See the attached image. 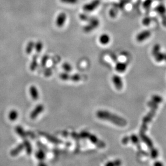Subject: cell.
Wrapping results in <instances>:
<instances>
[{
	"instance_id": "obj_1",
	"label": "cell",
	"mask_w": 166,
	"mask_h": 166,
	"mask_svg": "<svg viewBox=\"0 0 166 166\" xmlns=\"http://www.w3.org/2000/svg\"><path fill=\"white\" fill-rule=\"evenodd\" d=\"M96 116L98 118L108 120L119 126L124 127L127 125V121L125 119L107 111H98L96 112Z\"/></svg>"
},
{
	"instance_id": "obj_2",
	"label": "cell",
	"mask_w": 166,
	"mask_h": 166,
	"mask_svg": "<svg viewBox=\"0 0 166 166\" xmlns=\"http://www.w3.org/2000/svg\"><path fill=\"white\" fill-rule=\"evenodd\" d=\"M148 106L151 109V111L147 113V115L145 116L142 119V125L141 126V128L140 130V133H139L140 135L145 134L147 128H148L147 125L148 123L152 121L153 118L155 115L156 110L158 108V104L153 101L152 100H151V101H149L148 103Z\"/></svg>"
},
{
	"instance_id": "obj_3",
	"label": "cell",
	"mask_w": 166,
	"mask_h": 166,
	"mask_svg": "<svg viewBox=\"0 0 166 166\" xmlns=\"http://www.w3.org/2000/svg\"><path fill=\"white\" fill-rule=\"evenodd\" d=\"M81 138H88L89 140L93 143L97 147L101 148H103L105 147V144L103 141H101L100 139L94 134L87 132V131H82L80 134Z\"/></svg>"
},
{
	"instance_id": "obj_4",
	"label": "cell",
	"mask_w": 166,
	"mask_h": 166,
	"mask_svg": "<svg viewBox=\"0 0 166 166\" xmlns=\"http://www.w3.org/2000/svg\"><path fill=\"white\" fill-rule=\"evenodd\" d=\"M140 137L141 139H142V141L146 144L147 147L150 149L152 158L153 159H156L157 156L159 155V152L158 150L154 147L151 139H150L148 136H146L145 134H141L140 135Z\"/></svg>"
},
{
	"instance_id": "obj_5",
	"label": "cell",
	"mask_w": 166,
	"mask_h": 166,
	"mask_svg": "<svg viewBox=\"0 0 166 166\" xmlns=\"http://www.w3.org/2000/svg\"><path fill=\"white\" fill-rule=\"evenodd\" d=\"M99 22L96 18H92L89 20L88 24L83 27V31L85 32H89L98 27Z\"/></svg>"
},
{
	"instance_id": "obj_6",
	"label": "cell",
	"mask_w": 166,
	"mask_h": 166,
	"mask_svg": "<svg viewBox=\"0 0 166 166\" xmlns=\"http://www.w3.org/2000/svg\"><path fill=\"white\" fill-rule=\"evenodd\" d=\"M99 4L100 0H94L90 3L85 4L83 7V9L87 12H92L97 8Z\"/></svg>"
},
{
	"instance_id": "obj_7",
	"label": "cell",
	"mask_w": 166,
	"mask_h": 166,
	"mask_svg": "<svg viewBox=\"0 0 166 166\" xmlns=\"http://www.w3.org/2000/svg\"><path fill=\"white\" fill-rule=\"evenodd\" d=\"M67 20V15L64 13H61L59 14L55 20L56 25L59 27H62Z\"/></svg>"
},
{
	"instance_id": "obj_8",
	"label": "cell",
	"mask_w": 166,
	"mask_h": 166,
	"mask_svg": "<svg viewBox=\"0 0 166 166\" xmlns=\"http://www.w3.org/2000/svg\"><path fill=\"white\" fill-rule=\"evenodd\" d=\"M44 106L43 104H38L31 113L30 117L31 119H34L37 117L39 115L44 111Z\"/></svg>"
},
{
	"instance_id": "obj_9",
	"label": "cell",
	"mask_w": 166,
	"mask_h": 166,
	"mask_svg": "<svg viewBox=\"0 0 166 166\" xmlns=\"http://www.w3.org/2000/svg\"><path fill=\"white\" fill-rule=\"evenodd\" d=\"M151 36V32L149 30H144L140 32L137 36L136 39L139 42H142L148 39Z\"/></svg>"
},
{
	"instance_id": "obj_10",
	"label": "cell",
	"mask_w": 166,
	"mask_h": 166,
	"mask_svg": "<svg viewBox=\"0 0 166 166\" xmlns=\"http://www.w3.org/2000/svg\"><path fill=\"white\" fill-rule=\"evenodd\" d=\"M39 134L41 136L45 137L46 139L48 140V141H49L50 142H52V143L56 144H59L62 143V141H61V140L58 139V138H55L54 137H53V136H51V135L48 134V133H44V132H39Z\"/></svg>"
},
{
	"instance_id": "obj_11",
	"label": "cell",
	"mask_w": 166,
	"mask_h": 166,
	"mask_svg": "<svg viewBox=\"0 0 166 166\" xmlns=\"http://www.w3.org/2000/svg\"><path fill=\"white\" fill-rule=\"evenodd\" d=\"M112 81L114 83L116 88L118 90H121L123 88V82L122 78L118 75H113L112 77Z\"/></svg>"
},
{
	"instance_id": "obj_12",
	"label": "cell",
	"mask_w": 166,
	"mask_h": 166,
	"mask_svg": "<svg viewBox=\"0 0 166 166\" xmlns=\"http://www.w3.org/2000/svg\"><path fill=\"white\" fill-rule=\"evenodd\" d=\"M24 148V145L23 143L20 144L18 146L15 148L12 149L10 151V155L12 156H16L18 155Z\"/></svg>"
},
{
	"instance_id": "obj_13",
	"label": "cell",
	"mask_w": 166,
	"mask_h": 166,
	"mask_svg": "<svg viewBox=\"0 0 166 166\" xmlns=\"http://www.w3.org/2000/svg\"><path fill=\"white\" fill-rule=\"evenodd\" d=\"M29 90H30V93L31 96L32 98L34 101L38 99L39 95V92L37 88H36V87L34 85H31L30 87Z\"/></svg>"
},
{
	"instance_id": "obj_14",
	"label": "cell",
	"mask_w": 166,
	"mask_h": 166,
	"mask_svg": "<svg viewBox=\"0 0 166 166\" xmlns=\"http://www.w3.org/2000/svg\"><path fill=\"white\" fill-rule=\"evenodd\" d=\"M15 131L18 136L24 139L27 137V133L24 131V129L20 126H16L15 127Z\"/></svg>"
},
{
	"instance_id": "obj_15",
	"label": "cell",
	"mask_w": 166,
	"mask_h": 166,
	"mask_svg": "<svg viewBox=\"0 0 166 166\" xmlns=\"http://www.w3.org/2000/svg\"><path fill=\"white\" fill-rule=\"evenodd\" d=\"M127 64L124 62H117L116 65V70L119 73H123L125 71Z\"/></svg>"
},
{
	"instance_id": "obj_16",
	"label": "cell",
	"mask_w": 166,
	"mask_h": 166,
	"mask_svg": "<svg viewBox=\"0 0 166 166\" xmlns=\"http://www.w3.org/2000/svg\"><path fill=\"white\" fill-rule=\"evenodd\" d=\"M99 41L101 44L102 45H106L108 44L110 41V38L108 34H102L99 38Z\"/></svg>"
},
{
	"instance_id": "obj_17",
	"label": "cell",
	"mask_w": 166,
	"mask_h": 166,
	"mask_svg": "<svg viewBox=\"0 0 166 166\" xmlns=\"http://www.w3.org/2000/svg\"><path fill=\"white\" fill-rule=\"evenodd\" d=\"M23 143L24 144V148H25L26 149L27 155H31L32 152V148L30 142H29L26 138H25L24 139Z\"/></svg>"
},
{
	"instance_id": "obj_18",
	"label": "cell",
	"mask_w": 166,
	"mask_h": 166,
	"mask_svg": "<svg viewBox=\"0 0 166 166\" xmlns=\"http://www.w3.org/2000/svg\"><path fill=\"white\" fill-rule=\"evenodd\" d=\"M18 117V112H17V110H12L9 113L8 118L10 121L14 122L16 120H17Z\"/></svg>"
},
{
	"instance_id": "obj_19",
	"label": "cell",
	"mask_w": 166,
	"mask_h": 166,
	"mask_svg": "<svg viewBox=\"0 0 166 166\" xmlns=\"http://www.w3.org/2000/svg\"><path fill=\"white\" fill-rule=\"evenodd\" d=\"M38 55L35 54L33 57V59L31 63L30 66V68L31 71H34L36 70V69L37 68L38 66V62H37Z\"/></svg>"
},
{
	"instance_id": "obj_20",
	"label": "cell",
	"mask_w": 166,
	"mask_h": 166,
	"mask_svg": "<svg viewBox=\"0 0 166 166\" xmlns=\"http://www.w3.org/2000/svg\"><path fill=\"white\" fill-rule=\"evenodd\" d=\"M36 158L39 160L43 161L45 159L46 157V154L42 149H39L36 153Z\"/></svg>"
},
{
	"instance_id": "obj_21",
	"label": "cell",
	"mask_w": 166,
	"mask_h": 166,
	"mask_svg": "<svg viewBox=\"0 0 166 166\" xmlns=\"http://www.w3.org/2000/svg\"><path fill=\"white\" fill-rule=\"evenodd\" d=\"M154 57L157 62H161L162 60H165L166 61V53H161L160 51Z\"/></svg>"
},
{
	"instance_id": "obj_22",
	"label": "cell",
	"mask_w": 166,
	"mask_h": 166,
	"mask_svg": "<svg viewBox=\"0 0 166 166\" xmlns=\"http://www.w3.org/2000/svg\"><path fill=\"white\" fill-rule=\"evenodd\" d=\"M34 43L33 41H30L28 43H27L25 51L27 54H30L32 53V52L33 51V50L34 48Z\"/></svg>"
},
{
	"instance_id": "obj_23",
	"label": "cell",
	"mask_w": 166,
	"mask_h": 166,
	"mask_svg": "<svg viewBox=\"0 0 166 166\" xmlns=\"http://www.w3.org/2000/svg\"><path fill=\"white\" fill-rule=\"evenodd\" d=\"M155 10L158 13H159L161 15H164L166 14V8L163 4H160L157 6L155 8Z\"/></svg>"
},
{
	"instance_id": "obj_24",
	"label": "cell",
	"mask_w": 166,
	"mask_h": 166,
	"mask_svg": "<svg viewBox=\"0 0 166 166\" xmlns=\"http://www.w3.org/2000/svg\"><path fill=\"white\" fill-rule=\"evenodd\" d=\"M43 48V44L41 41H38L34 44V49L36 50V52L38 53L41 52Z\"/></svg>"
},
{
	"instance_id": "obj_25",
	"label": "cell",
	"mask_w": 166,
	"mask_h": 166,
	"mask_svg": "<svg viewBox=\"0 0 166 166\" xmlns=\"http://www.w3.org/2000/svg\"><path fill=\"white\" fill-rule=\"evenodd\" d=\"M62 68L64 70V71H66V72H70L72 69L71 65L67 62L64 63L62 65Z\"/></svg>"
},
{
	"instance_id": "obj_26",
	"label": "cell",
	"mask_w": 166,
	"mask_h": 166,
	"mask_svg": "<svg viewBox=\"0 0 166 166\" xmlns=\"http://www.w3.org/2000/svg\"><path fill=\"white\" fill-rule=\"evenodd\" d=\"M160 45L159 44H155L152 49V54L153 56L155 55L157 53H158L160 51Z\"/></svg>"
},
{
	"instance_id": "obj_27",
	"label": "cell",
	"mask_w": 166,
	"mask_h": 166,
	"mask_svg": "<svg viewBox=\"0 0 166 166\" xmlns=\"http://www.w3.org/2000/svg\"><path fill=\"white\" fill-rule=\"evenodd\" d=\"M48 59H49V57L48 55H45L43 57V58H41V64L43 67H45V66L47 64V62H48Z\"/></svg>"
},
{
	"instance_id": "obj_28",
	"label": "cell",
	"mask_w": 166,
	"mask_h": 166,
	"mask_svg": "<svg viewBox=\"0 0 166 166\" xmlns=\"http://www.w3.org/2000/svg\"><path fill=\"white\" fill-rule=\"evenodd\" d=\"M129 138H130V141H132L133 143H134L135 144H139V138L136 135H134V134L131 135V137H129Z\"/></svg>"
},
{
	"instance_id": "obj_29",
	"label": "cell",
	"mask_w": 166,
	"mask_h": 166,
	"mask_svg": "<svg viewBox=\"0 0 166 166\" xmlns=\"http://www.w3.org/2000/svg\"><path fill=\"white\" fill-rule=\"evenodd\" d=\"M152 100L153 101H154V102H155L156 103L159 104V103H160L162 102L163 99L162 98V97H160V96H158V95H154V96H152Z\"/></svg>"
},
{
	"instance_id": "obj_30",
	"label": "cell",
	"mask_w": 166,
	"mask_h": 166,
	"mask_svg": "<svg viewBox=\"0 0 166 166\" xmlns=\"http://www.w3.org/2000/svg\"><path fill=\"white\" fill-rule=\"evenodd\" d=\"M71 81L74 82H78L81 80V76L78 74L70 75V79Z\"/></svg>"
},
{
	"instance_id": "obj_31",
	"label": "cell",
	"mask_w": 166,
	"mask_h": 166,
	"mask_svg": "<svg viewBox=\"0 0 166 166\" xmlns=\"http://www.w3.org/2000/svg\"><path fill=\"white\" fill-rule=\"evenodd\" d=\"M60 78L64 81H67L70 79V75L66 73H62L59 75Z\"/></svg>"
},
{
	"instance_id": "obj_32",
	"label": "cell",
	"mask_w": 166,
	"mask_h": 166,
	"mask_svg": "<svg viewBox=\"0 0 166 166\" xmlns=\"http://www.w3.org/2000/svg\"><path fill=\"white\" fill-rule=\"evenodd\" d=\"M121 163H122L121 161L119 160H116L114 162H109L107 163L105 165L107 166H119L121 165Z\"/></svg>"
},
{
	"instance_id": "obj_33",
	"label": "cell",
	"mask_w": 166,
	"mask_h": 166,
	"mask_svg": "<svg viewBox=\"0 0 166 166\" xmlns=\"http://www.w3.org/2000/svg\"><path fill=\"white\" fill-rule=\"evenodd\" d=\"M151 18L149 17H145L142 20V23L145 26H148L151 22Z\"/></svg>"
},
{
	"instance_id": "obj_34",
	"label": "cell",
	"mask_w": 166,
	"mask_h": 166,
	"mask_svg": "<svg viewBox=\"0 0 166 166\" xmlns=\"http://www.w3.org/2000/svg\"><path fill=\"white\" fill-rule=\"evenodd\" d=\"M60 1L63 4H77L78 0H60Z\"/></svg>"
},
{
	"instance_id": "obj_35",
	"label": "cell",
	"mask_w": 166,
	"mask_h": 166,
	"mask_svg": "<svg viewBox=\"0 0 166 166\" xmlns=\"http://www.w3.org/2000/svg\"><path fill=\"white\" fill-rule=\"evenodd\" d=\"M152 0H145L143 3V7L146 9L149 8L152 4Z\"/></svg>"
},
{
	"instance_id": "obj_36",
	"label": "cell",
	"mask_w": 166,
	"mask_h": 166,
	"mask_svg": "<svg viewBox=\"0 0 166 166\" xmlns=\"http://www.w3.org/2000/svg\"><path fill=\"white\" fill-rule=\"evenodd\" d=\"M71 136L73 138H74L75 139H79L81 138L80 134H77L76 133H75V132L71 133Z\"/></svg>"
},
{
	"instance_id": "obj_37",
	"label": "cell",
	"mask_w": 166,
	"mask_h": 166,
	"mask_svg": "<svg viewBox=\"0 0 166 166\" xmlns=\"http://www.w3.org/2000/svg\"><path fill=\"white\" fill-rule=\"evenodd\" d=\"M130 141V138L129 137H125L123 138L122 142L124 145H126L128 142Z\"/></svg>"
},
{
	"instance_id": "obj_38",
	"label": "cell",
	"mask_w": 166,
	"mask_h": 166,
	"mask_svg": "<svg viewBox=\"0 0 166 166\" xmlns=\"http://www.w3.org/2000/svg\"><path fill=\"white\" fill-rule=\"evenodd\" d=\"M81 20H88V17L85 14H81L79 16Z\"/></svg>"
},
{
	"instance_id": "obj_39",
	"label": "cell",
	"mask_w": 166,
	"mask_h": 166,
	"mask_svg": "<svg viewBox=\"0 0 166 166\" xmlns=\"http://www.w3.org/2000/svg\"><path fill=\"white\" fill-rule=\"evenodd\" d=\"M110 16H111V17H115V11H113L112 10H110Z\"/></svg>"
},
{
	"instance_id": "obj_40",
	"label": "cell",
	"mask_w": 166,
	"mask_h": 166,
	"mask_svg": "<svg viewBox=\"0 0 166 166\" xmlns=\"http://www.w3.org/2000/svg\"><path fill=\"white\" fill-rule=\"evenodd\" d=\"M162 165H163L162 163L160 162H156L154 163V166H162Z\"/></svg>"
},
{
	"instance_id": "obj_41",
	"label": "cell",
	"mask_w": 166,
	"mask_h": 166,
	"mask_svg": "<svg viewBox=\"0 0 166 166\" xmlns=\"http://www.w3.org/2000/svg\"><path fill=\"white\" fill-rule=\"evenodd\" d=\"M163 25L166 27V18L163 20Z\"/></svg>"
}]
</instances>
